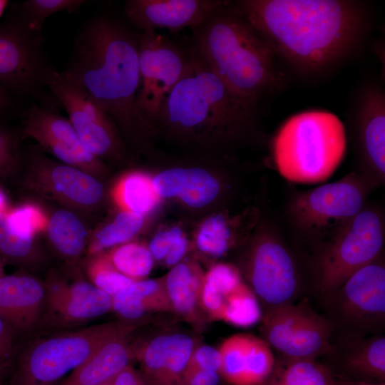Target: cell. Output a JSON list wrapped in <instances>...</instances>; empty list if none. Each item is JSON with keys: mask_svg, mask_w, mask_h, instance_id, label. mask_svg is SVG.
<instances>
[{"mask_svg": "<svg viewBox=\"0 0 385 385\" xmlns=\"http://www.w3.org/2000/svg\"><path fill=\"white\" fill-rule=\"evenodd\" d=\"M183 236L182 230L175 226L156 233L148 246L154 261L163 262L169 251Z\"/></svg>", "mask_w": 385, "mask_h": 385, "instance_id": "cell-41", "label": "cell"}, {"mask_svg": "<svg viewBox=\"0 0 385 385\" xmlns=\"http://www.w3.org/2000/svg\"><path fill=\"white\" fill-rule=\"evenodd\" d=\"M146 323L120 320L37 339L19 357L10 385H53L82 364L100 346Z\"/></svg>", "mask_w": 385, "mask_h": 385, "instance_id": "cell-6", "label": "cell"}, {"mask_svg": "<svg viewBox=\"0 0 385 385\" xmlns=\"http://www.w3.org/2000/svg\"><path fill=\"white\" fill-rule=\"evenodd\" d=\"M384 242L380 216L375 211L362 210L339 230L323 255L319 279L322 291L338 290L356 271L378 259Z\"/></svg>", "mask_w": 385, "mask_h": 385, "instance_id": "cell-8", "label": "cell"}, {"mask_svg": "<svg viewBox=\"0 0 385 385\" xmlns=\"http://www.w3.org/2000/svg\"><path fill=\"white\" fill-rule=\"evenodd\" d=\"M113 385H148V384L141 373L130 364L115 377Z\"/></svg>", "mask_w": 385, "mask_h": 385, "instance_id": "cell-45", "label": "cell"}, {"mask_svg": "<svg viewBox=\"0 0 385 385\" xmlns=\"http://www.w3.org/2000/svg\"><path fill=\"white\" fill-rule=\"evenodd\" d=\"M190 29V48L251 108L256 110L263 96L282 86L275 54L233 1Z\"/></svg>", "mask_w": 385, "mask_h": 385, "instance_id": "cell-2", "label": "cell"}, {"mask_svg": "<svg viewBox=\"0 0 385 385\" xmlns=\"http://www.w3.org/2000/svg\"><path fill=\"white\" fill-rule=\"evenodd\" d=\"M336 379L313 359H288L276 385H334Z\"/></svg>", "mask_w": 385, "mask_h": 385, "instance_id": "cell-34", "label": "cell"}, {"mask_svg": "<svg viewBox=\"0 0 385 385\" xmlns=\"http://www.w3.org/2000/svg\"><path fill=\"white\" fill-rule=\"evenodd\" d=\"M221 365L222 357L219 349L197 344L191 354L186 370L200 369L220 374Z\"/></svg>", "mask_w": 385, "mask_h": 385, "instance_id": "cell-40", "label": "cell"}, {"mask_svg": "<svg viewBox=\"0 0 385 385\" xmlns=\"http://www.w3.org/2000/svg\"><path fill=\"white\" fill-rule=\"evenodd\" d=\"M7 103V97L5 91L0 85V111L3 109Z\"/></svg>", "mask_w": 385, "mask_h": 385, "instance_id": "cell-49", "label": "cell"}, {"mask_svg": "<svg viewBox=\"0 0 385 385\" xmlns=\"http://www.w3.org/2000/svg\"><path fill=\"white\" fill-rule=\"evenodd\" d=\"M0 253L9 261L24 263L36 258L34 239L22 237L12 232L0 213Z\"/></svg>", "mask_w": 385, "mask_h": 385, "instance_id": "cell-38", "label": "cell"}, {"mask_svg": "<svg viewBox=\"0 0 385 385\" xmlns=\"http://www.w3.org/2000/svg\"><path fill=\"white\" fill-rule=\"evenodd\" d=\"M346 151L343 123L332 113L313 110L295 114L281 126L273 141L280 175L289 181L316 184L327 181Z\"/></svg>", "mask_w": 385, "mask_h": 385, "instance_id": "cell-5", "label": "cell"}, {"mask_svg": "<svg viewBox=\"0 0 385 385\" xmlns=\"http://www.w3.org/2000/svg\"><path fill=\"white\" fill-rule=\"evenodd\" d=\"M46 230L53 247L66 257H78L86 247L87 232L85 226L71 211H56L48 219Z\"/></svg>", "mask_w": 385, "mask_h": 385, "instance_id": "cell-28", "label": "cell"}, {"mask_svg": "<svg viewBox=\"0 0 385 385\" xmlns=\"http://www.w3.org/2000/svg\"><path fill=\"white\" fill-rule=\"evenodd\" d=\"M199 344L183 332L158 334L133 344L134 359L148 385H180L191 354Z\"/></svg>", "mask_w": 385, "mask_h": 385, "instance_id": "cell-17", "label": "cell"}, {"mask_svg": "<svg viewBox=\"0 0 385 385\" xmlns=\"http://www.w3.org/2000/svg\"><path fill=\"white\" fill-rule=\"evenodd\" d=\"M23 132L61 163L94 177L103 171L100 159L84 148L68 118L33 106L29 111Z\"/></svg>", "mask_w": 385, "mask_h": 385, "instance_id": "cell-14", "label": "cell"}, {"mask_svg": "<svg viewBox=\"0 0 385 385\" xmlns=\"http://www.w3.org/2000/svg\"><path fill=\"white\" fill-rule=\"evenodd\" d=\"M277 58L304 73L323 71L353 54L369 29L364 4L350 0L233 1Z\"/></svg>", "mask_w": 385, "mask_h": 385, "instance_id": "cell-1", "label": "cell"}, {"mask_svg": "<svg viewBox=\"0 0 385 385\" xmlns=\"http://www.w3.org/2000/svg\"><path fill=\"white\" fill-rule=\"evenodd\" d=\"M7 4H8L7 1L0 0V17L2 15Z\"/></svg>", "mask_w": 385, "mask_h": 385, "instance_id": "cell-51", "label": "cell"}, {"mask_svg": "<svg viewBox=\"0 0 385 385\" xmlns=\"http://www.w3.org/2000/svg\"><path fill=\"white\" fill-rule=\"evenodd\" d=\"M16 156V143L14 135L0 128V173L9 169Z\"/></svg>", "mask_w": 385, "mask_h": 385, "instance_id": "cell-42", "label": "cell"}, {"mask_svg": "<svg viewBox=\"0 0 385 385\" xmlns=\"http://www.w3.org/2000/svg\"><path fill=\"white\" fill-rule=\"evenodd\" d=\"M44 78L84 148L99 159L118 156L120 140L115 121L105 110L63 73L51 72Z\"/></svg>", "mask_w": 385, "mask_h": 385, "instance_id": "cell-10", "label": "cell"}, {"mask_svg": "<svg viewBox=\"0 0 385 385\" xmlns=\"http://www.w3.org/2000/svg\"><path fill=\"white\" fill-rule=\"evenodd\" d=\"M106 253L117 270L134 281L145 279L153 269L154 259L143 244L128 242Z\"/></svg>", "mask_w": 385, "mask_h": 385, "instance_id": "cell-32", "label": "cell"}, {"mask_svg": "<svg viewBox=\"0 0 385 385\" xmlns=\"http://www.w3.org/2000/svg\"><path fill=\"white\" fill-rule=\"evenodd\" d=\"M85 1L82 0H29L24 3V9L28 16L29 27L38 31L46 19L53 14L78 9Z\"/></svg>", "mask_w": 385, "mask_h": 385, "instance_id": "cell-39", "label": "cell"}, {"mask_svg": "<svg viewBox=\"0 0 385 385\" xmlns=\"http://www.w3.org/2000/svg\"><path fill=\"white\" fill-rule=\"evenodd\" d=\"M113 197L123 211L145 216L158 204L152 179L141 172H132L122 177L115 185Z\"/></svg>", "mask_w": 385, "mask_h": 385, "instance_id": "cell-27", "label": "cell"}, {"mask_svg": "<svg viewBox=\"0 0 385 385\" xmlns=\"http://www.w3.org/2000/svg\"><path fill=\"white\" fill-rule=\"evenodd\" d=\"M39 63L37 51L19 31L0 30V83L16 88H29L37 80Z\"/></svg>", "mask_w": 385, "mask_h": 385, "instance_id": "cell-24", "label": "cell"}, {"mask_svg": "<svg viewBox=\"0 0 385 385\" xmlns=\"http://www.w3.org/2000/svg\"><path fill=\"white\" fill-rule=\"evenodd\" d=\"M340 314L346 322L371 332L384 324L385 267L377 260L352 274L338 289Z\"/></svg>", "mask_w": 385, "mask_h": 385, "instance_id": "cell-15", "label": "cell"}, {"mask_svg": "<svg viewBox=\"0 0 385 385\" xmlns=\"http://www.w3.org/2000/svg\"><path fill=\"white\" fill-rule=\"evenodd\" d=\"M112 310L127 321L143 319L150 312H172L164 279L133 282L112 297Z\"/></svg>", "mask_w": 385, "mask_h": 385, "instance_id": "cell-26", "label": "cell"}, {"mask_svg": "<svg viewBox=\"0 0 385 385\" xmlns=\"http://www.w3.org/2000/svg\"><path fill=\"white\" fill-rule=\"evenodd\" d=\"M334 385H385V384L384 382L376 384V383H368V382H364V381L336 379Z\"/></svg>", "mask_w": 385, "mask_h": 385, "instance_id": "cell-47", "label": "cell"}, {"mask_svg": "<svg viewBox=\"0 0 385 385\" xmlns=\"http://www.w3.org/2000/svg\"><path fill=\"white\" fill-rule=\"evenodd\" d=\"M143 224V215L122 210L95 233L88 247L89 255L92 256L128 242L139 232Z\"/></svg>", "mask_w": 385, "mask_h": 385, "instance_id": "cell-30", "label": "cell"}, {"mask_svg": "<svg viewBox=\"0 0 385 385\" xmlns=\"http://www.w3.org/2000/svg\"><path fill=\"white\" fill-rule=\"evenodd\" d=\"M220 185L204 168H185L180 179L177 197L195 208L204 207L217 195Z\"/></svg>", "mask_w": 385, "mask_h": 385, "instance_id": "cell-31", "label": "cell"}, {"mask_svg": "<svg viewBox=\"0 0 385 385\" xmlns=\"http://www.w3.org/2000/svg\"><path fill=\"white\" fill-rule=\"evenodd\" d=\"M4 275L2 264L0 261V277Z\"/></svg>", "mask_w": 385, "mask_h": 385, "instance_id": "cell-52", "label": "cell"}, {"mask_svg": "<svg viewBox=\"0 0 385 385\" xmlns=\"http://www.w3.org/2000/svg\"><path fill=\"white\" fill-rule=\"evenodd\" d=\"M86 273L92 284L111 297L135 282L117 270L104 252L92 255Z\"/></svg>", "mask_w": 385, "mask_h": 385, "instance_id": "cell-35", "label": "cell"}, {"mask_svg": "<svg viewBox=\"0 0 385 385\" xmlns=\"http://www.w3.org/2000/svg\"><path fill=\"white\" fill-rule=\"evenodd\" d=\"M250 288L267 309L290 304L298 289L293 260L276 239L263 237L252 247L247 260Z\"/></svg>", "mask_w": 385, "mask_h": 385, "instance_id": "cell-13", "label": "cell"}, {"mask_svg": "<svg viewBox=\"0 0 385 385\" xmlns=\"http://www.w3.org/2000/svg\"><path fill=\"white\" fill-rule=\"evenodd\" d=\"M366 191L359 177L349 175L301 193L292 208L307 228L325 231L337 227L340 230L362 210Z\"/></svg>", "mask_w": 385, "mask_h": 385, "instance_id": "cell-11", "label": "cell"}, {"mask_svg": "<svg viewBox=\"0 0 385 385\" xmlns=\"http://www.w3.org/2000/svg\"><path fill=\"white\" fill-rule=\"evenodd\" d=\"M139 86L135 106L147 126L155 125L163 104L182 77L186 51L156 30L138 38Z\"/></svg>", "mask_w": 385, "mask_h": 385, "instance_id": "cell-7", "label": "cell"}, {"mask_svg": "<svg viewBox=\"0 0 385 385\" xmlns=\"http://www.w3.org/2000/svg\"><path fill=\"white\" fill-rule=\"evenodd\" d=\"M46 303L38 325L41 329L72 327L112 310V297L90 282H67L50 274L43 282Z\"/></svg>", "mask_w": 385, "mask_h": 385, "instance_id": "cell-12", "label": "cell"}, {"mask_svg": "<svg viewBox=\"0 0 385 385\" xmlns=\"http://www.w3.org/2000/svg\"><path fill=\"white\" fill-rule=\"evenodd\" d=\"M360 152L380 178L385 175V94L375 85L364 88L354 108Z\"/></svg>", "mask_w": 385, "mask_h": 385, "instance_id": "cell-20", "label": "cell"}, {"mask_svg": "<svg viewBox=\"0 0 385 385\" xmlns=\"http://www.w3.org/2000/svg\"><path fill=\"white\" fill-rule=\"evenodd\" d=\"M46 303L44 283L30 275L0 277V315L13 331L26 333L38 327Z\"/></svg>", "mask_w": 385, "mask_h": 385, "instance_id": "cell-19", "label": "cell"}, {"mask_svg": "<svg viewBox=\"0 0 385 385\" xmlns=\"http://www.w3.org/2000/svg\"><path fill=\"white\" fill-rule=\"evenodd\" d=\"M29 184L38 192L65 205L88 210L103 196V185L76 168L43 157L34 162Z\"/></svg>", "mask_w": 385, "mask_h": 385, "instance_id": "cell-16", "label": "cell"}, {"mask_svg": "<svg viewBox=\"0 0 385 385\" xmlns=\"http://www.w3.org/2000/svg\"><path fill=\"white\" fill-rule=\"evenodd\" d=\"M265 385H276L275 382L273 381H270L269 384H267Z\"/></svg>", "mask_w": 385, "mask_h": 385, "instance_id": "cell-54", "label": "cell"}, {"mask_svg": "<svg viewBox=\"0 0 385 385\" xmlns=\"http://www.w3.org/2000/svg\"><path fill=\"white\" fill-rule=\"evenodd\" d=\"M188 249V242L184 235L169 251L163 262L168 267H174L182 261L187 253Z\"/></svg>", "mask_w": 385, "mask_h": 385, "instance_id": "cell-46", "label": "cell"}, {"mask_svg": "<svg viewBox=\"0 0 385 385\" xmlns=\"http://www.w3.org/2000/svg\"><path fill=\"white\" fill-rule=\"evenodd\" d=\"M132 334L119 335L103 343L61 385H101L113 379L134 359Z\"/></svg>", "mask_w": 385, "mask_h": 385, "instance_id": "cell-22", "label": "cell"}, {"mask_svg": "<svg viewBox=\"0 0 385 385\" xmlns=\"http://www.w3.org/2000/svg\"><path fill=\"white\" fill-rule=\"evenodd\" d=\"M359 342L345 355L344 367L354 374L384 382V337L374 336Z\"/></svg>", "mask_w": 385, "mask_h": 385, "instance_id": "cell-29", "label": "cell"}, {"mask_svg": "<svg viewBox=\"0 0 385 385\" xmlns=\"http://www.w3.org/2000/svg\"><path fill=\"white\" fill-rule=\"evenodd\" d=\"M114 379H115V378H114ZM114 379H112V380H111V381H108V382H106V383H104V384H101V385H113V380H114Z\"/></svg>", "mask_w": 385, "mask_h": 385, "instance_id": "cell-53", "label": "cell"}, {"mask_svg": "<svg viewBox=\"0 0 385 385\" xmlns=\"http://www.w3.org/2000/svg\"><path fill=\"white\" fill-rule=\"evenodd\" d=\"M249 334H236L221 344L220 375L231 385H245Z\"/></svg>", "mask_w": 385, "mask_h": 385, "instance_id": "cell-33", "label": "cell"}, {"mask_svg": "<svg viewBox=\"0 0 385 385\" xmlns=\"http://www.w3.org/2000/svg\"><path fill=\"white\" fill-rule=\"evenodd\" d=\"M204 277L197 263L181 261L163 278L172 312L197 328L203 324L200 297Z\"/></svg>", "mask_w": 385, "mask_h": 385, "instance_id": "cell-23", "label": "cell"}, {"mask_svg": "<svg viewBox=\"0 0 385 385\" xmlns=\"http://www.w3.org/2000/svg\"><path fill=\"white\" fill-rule=\"evenodd\" d=\"M14 332L0 315V359L7 363L13 354Z\"/></svg>", "mask_w": 385, "mask_h": 385, "instance_id": "cell-44", "label": "cell"}, {"mask_svg": "<svg viewBox=\"0 0 385 385\" xmlns=\"http://www.w3.org/2000/svg\"><path fill=\"white\" fill-rule=\"evenodd\" d=\"M228 1L129 0L125 4L128 20L142 31L156 29L178 31L202 22Z\"/></svg>", "mask_w": 385, "mask_h": 385, "instance_id": "cell-18", "label": "cell"}, {"mask_svg": "<svg viewBox=\"0 0 385 385\" xmlns=\"http://www.w3.org/2000/svg\"><path fill=\"white\" fill-rule=\"evenodd\" d=\"M138 38L108 19L92 21L63 73L81 87L121 127L147 128L138 113Z\"/></svg>", "mask_w": 385, "mask_h": 385, "instance_id": "cell-3", "label": "cell"}, {"mask_svg": "<svg viewBox=\"0 0 385 385\" xmlns=\"http://www.w3.org/2000/svg\"><path fill=\"white\" fill-rule=\"evenodd\" d=\"M220 376L219 373L212 371L186 370L180 385H217Z\"/></svg>", "mask_w": 385, "mask_h": 385, "instance_id": "cell-43", "label": "cell"}, {"mask_svg": "<svg viewBox=\"0 0 385 385\" xmlns=\"http://www.w3.org/2000/svg\"><path fill=\"white\" fill-rule=\"evenodd\" d=\"M8 364L9 363L1 360L0 359V378L3 376V374H4L6 369H7L8 367Z\"/></svg>", "mask_w": 385, "mask_h": 385, "instance_id": "cell-50", "label": "cell"}, {"mask_svg": "<svg viewBox=\"0 0 385 385\" xmlns=\"http://www.w3.org/2000/svg\"><path fill=\"white\" fill-rule=\"evenodd\" d=\"M265 342L288 359H313L332 350L330 323L306 303L267 309L261 328Z\"/></svg>", "mask_w": 385, "mask_h": 385, "instance_id": "cell-9", "label": "cell"}, {"mask_svg": "<svg viewBox=\"0 0 385 385\" xmlns=\"http://www.w3.org/2000/svg\"><path fill=\"white\" fill-rule=\"evenodd\" d=\"M9 209L8 200L4 192V191L0 188V213L6 211Z\"/></svg>", "mask_w": 385, "mask_h": 385, "instance_id": "cell-48", "label": "cell"}, {"mask_svg": "<svg viewBox=\"0 0 385 385\" xmlns=\"http://www.w3.org/2000/svg\"><path fill=\"white\" fill-rule=\"evenodd\" d=\"M182 77L164 101L155 125L200 142L233 135L256 110L241 101L190 47Z\"/></svg>", "mask_w": 385, "mask_h": 385, "instance_id": "cell-4", "label": "cell"}, {"mask_svg": "<svg viewBox=\"0 0 385 385\" xmlns=\"http://www.w3.org/2000/svg\"><path fill=\"white\" fill-rule=\"evenodd\" d=\"M274 364L268 344L250 334L245 385H264L273 371Z\"/></svg>", "mask_w": 385, "mask_h": 385, "instance_id": "cell-37", "label": "cell"}, {"mask_svg": "<svg viewBox=\"0 0 385 385\" xmlns=\"http://www.w3.org/2000/svg\"><path fill=\"white\" fill-rule=\"evenodd\" d=\"M258 215L257 210L250 209L233 217L222 214L207 217L197 232V248L210 257H222L246 240L255 226Z\"/></svg>", "mask_w": 385, "mask_h": 385, "instance_id": "cell-25", "label": "cell"}, {"mask_svg": "<svg viewBox=\"0 0 385 385\" xmlns=\"http://www.w3.org/2000/svg\"><path fill=\"white\" fill-rule=\"evenodd\" d=\"M9 229L16 235L34 239L47 230L48 218L38 205L26 203L4 212Z\"/></svg>", "mask_w": 385, "mask_h": 385, "instance_id": "cell-36", "label": "cell"}, {"mask_svg": "<svg viewBox=\"0 0 385 385\" xmlns=\"http://www.w3.org/2000/svg\"><path fill=\"white\" fill-rule=\"evenodd\" d=\"M252 292L235 266L217 263L205 273L201 308L210 320L224 322L230 312Z\"/></svg>", "mask_w": 385, "mask_h": 385, "instance_id": "cell-21", "label": "cell"}]
</instances>
